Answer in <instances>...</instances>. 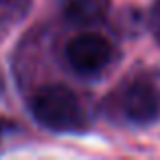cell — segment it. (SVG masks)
I'll return each mask as SVG.
<instances>
[{
	"label": "cell",
	"instance_id": "1",
	"mask_svg": "<svg viewBox=\"0 0 160 160\" xmlns=\"http://www.w3.org/2000/svg\"><path fill=\"white\" fill-rule=\"evenodd\" d=\"M32 116L53 132H73L83 126V112L77 95L65 85H47L32 98Z\"/></svg>",
	"mask_w": 160,
	"mask_h": 160
},
{
	"label": "cell",
	"instance_id": "2",
	"mask_svg": "<svg viewBox=\"0 0 160 160\" xmlns=\"http://www.w3.org/2000/svg\"><path fill=\"white\" fill-rule=\"evenodd\" d=\"M122 109L134 124H150L160 116V89L146 77H138L124 89Z\"/></svg>",
	"mask_w": 160,
	"mask_h": 160
},
{
	"label": "cell",
	"instance_id": "3",
	"mask_svg": "<svg viewBox=\"0 0 160 160\" xmlns=\"http://www.w3.org/2000/svg\"><path fill=\"white\" fill-rule=\"evenodd\" d=\"M109 59H112V45L108 39L95 32L75 37L67 47V61L75 71L85 75L102 71L109 63Z\"/></svg>",
	"mask_w": 160,
	"mask_h": 160
},
{
	"label": "cell",
	"instance_id": "4",
	"mask_svg": "<svg viewBox=\"0 0 160 160\" xmlns=\"http://www.w3.org/2000/svg\"><path fill=\"white\" fill-rule=\"evenodd\" d=\"M112 0H61L63 16L75 27H91L106 18Z\"/></svg>",
	"mask_w": 160,
	"mask_h": 160
},
{
	"label": "cell",
	"instance_id": "5",
	"mask_svg": "<svg viewBox=\"0 0 160 160\" xmlns=\"http://www.w3.org/2000/svg\"><path fill=\"white\" fill-rule=\"evenodd\" d=\"M32 0H0V41L27 18Z\"/></svg>",
	"mask_w": 160,
	"mask_h": 160
},
{
	"label": "cell",
	"instance_id": "6",
	"mask_svg": "<svg viewBox=\"0 0 160 160\" xmlns=\"http://www.w3.org/2000/svg\"><path fill=\"white\" fill-rule=\"evenodd\" d=\"M148 27H150V32H152L154 41L160 45V0H156L152 4V8L148 12Z\"/></svg>",
	"mask_w": 160,
	"mask_h": 160
},
{
	"label": "cell",
	"instance_id": "7",
	"mask_svg": "<svg viewBox=\"0 0 160 160\" xmlns=\"http://www.w3.org/2000/svg\"><path fill=\"white\" fill-rule=\"evenodd\" d=\"M10 130H12V124H10V122H6L4 118H0V140H2V136L6 132H10Z\"/></svg>",
	"mask_w": 160,
	"mask_h": 160
}]
</instances>
